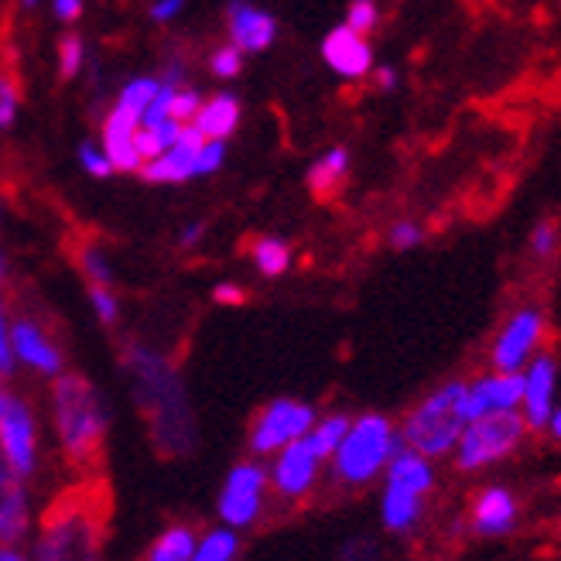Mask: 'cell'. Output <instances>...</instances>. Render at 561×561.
I'll list each match as a JSON object with an SVG mask.
<instances>
[{"label":"cell","instance_id":"cell-9","mask_svg":"<svg viewBox=\"0 0 561 561\" xmlns=\"http://www.w3.org/2000/svg\"><path fill=\"white\" fill-rule=\"evenodd\" d=\"M545 332H548V319H545L541 308H535V305L517 308V312L500 325L496 340L490 346L493 370L520 374L527 363H530V356L541 353Z\"/></svg>","mask_w":561,"mask_h":561},{"label":"cell","instance_id":"cell-38","mask_svg":"<svg viewBox=\"0 0 561 561\" xmlns=\"http://www.w3.org/2000/svg\"><path fill=\"white\" fill-rule=\"evenodd\" d=\"M79 164H82V172L93 175V179H110V175H114V164H110V158L96 145H82L79 148Z\"/></svg>","mask_w":561,"mask_h":561},{"label":"cell","instance_id":"cell-45","mask_svg":"<svg viewBox=\"0 0 561 561\" xmlns=\"http://www.w3.org/2000/svg\"><path fill=\"white\" fill-rule=\"evenodd\" d=\"M374 79H377V90L390 93L398 87V69L394 66H374Z\"/></svg>","mask_w":561,"mask_h":561},{"label":"cell","instance_id":"cell-41","mask_svg":"<svg viewBox=\"0 0 561 561\" xmlns=\"http://www.w3.org/2000/svg\"><path fill=\"white\" fill-rule=\"evenodd\" d=\"M213 301L216 305H227V308H240L247 301V291L240 285H233V280H222V285L213 288Z\"/></svg>","mask_w":561,"mask_h":561},{"label":"cell","instance_id":"cell-40","mask_svg":"<svg viewBox=\"0 0 561 561\" xmlns=\"http://www.w3.org/2000/svg\"><path fill=\"white\" fill-rule=\"evenodd\" d=\"M199 103H203V96H199V93L188 90V87H179V90H175V96H172V121H179V124H192V117H195V110H199Z\"/></svg>","mask_w":561,"mask_h":561},{"label":"cell","instance_id":"cell-46","mask_svg":"<svg viewBox=\"0 0 561 561\" xmlns=\"http://www.w3.org/2000/svg\"><path fill=\"white\" fill-rule=\"evenodd\" d=\"M203 237H206V222H188V227L182 230V237H179V243H182L185 250H192V247H199V243H203Z\"/></svg>","mask_w":561,"mask_h":561},{"label":"cell","instance_id":"cell-8","mask_svg":"<svg viewBox=\"0 0 561 561\" xmlns=\"http://www.w3.org/2000/svg\"><path fill=\"white\" fill-rule=\"evenodd\" d=\"M0 456L18 472L32 476L38 469V421L27 401L0 387Z\"/></svg>","mask_w":561,"mask_h":561},{"label":"cell","instance_id":"cell-2","mask_svg":"<svg viewBox=\"0 0 561 561\" xmlns=\"http://www.w3.org/2000/svg\"><path fill=\"white\" fill-rule=\"evenodd\" d=\"M51 421L62 453L72 466L90 469L100 462L106 445V408L100 390L79 374H59L51 383Z\"/></svg>","mask_w":561,"mask_h":561},{"label":"cell","instance_id":"cell-10","mask_svg":"<svg viewBox=\"0 0 561 561\" xmlns=\"http://www.w3.org/2000/svg\"><path fill=\"white\" fill-rule=\"evenodd\" d=\"M267 469L261 462H240L227 472V480H222V490H219V520L233 527V530H243L250 524H257L261 511H264V500H267Z\"/></svg>","mask_w":561,"mask_h":561},{"label":"cell","instance_id":"cell-23","mask_svg":"<svg viewBox=\"0 0 561 561\" xmlns=\"http://www.w3.org/2000/svg\"><path fill=\"white\" fill-rule=\"evenodd\" d=\"M350 179V151L346 148H332L325 151L312 168H308V188L319 199H332Z\"/></svg>","mask_w":561,"mask_h":561},{"label":"cell","instance_id":"cell-18","mask_svg":"<svg viewBox=\"0 0 561 561\" xmlns=\"http://www.w3.org/2000/svg\"><path fill=\"white\" fill-rule=\"evenodd\" d=\"M203 140L206 137L199 134V127L185 124L182 137L175 140L172 148L140 164V175H145L148 182H154V185H179V182L195 179V151H199Z\"/></svg>","mask_w":561,"mask_h":561},{"label":"cell","instance_id":"cell-22","mask_svg":"<svg viewBox=\"0 0 561 561\" xmlns=\"http://www.w3.org/2000/svg\"><path fill=\"white\" fill-rule=\"evenodd\" d=\"M240 117H243L240 100L230 96V93H216V96L199 103L192 124L199 127V134L209 137V140H230L237 134V127H240Z\"/></svg>","mask_w":561,"mask_h":561},{"label":"cell","instance_id":"cell-1","mask_svg":"<svg viewBox=\"0 0 561 561\" xmlns=\"http://www.w3.org/2000/svg\"><path fill=\"white\" fill-rule=\"evenodd\" d=\"M127 374L134 380V394H137V408L145 411L148 425L158 438V445L164 453H188L192 448V411L185 401L182 380L175 377L172 363H168L161 353L148 350V346H127Z\"/></svg>","mask_w":561,"mask_h":561},{"label":"cell","instance_id":"cell-43","mask_svg":"<svg viewBox=\"0 0 561 561\" xmlns=\"http://www.w3.org/2000/svg\"><path fill=\"white\" fill-rule=\"evenodd\" d=\"M380 554H377V545L374 541H367V538H359V541H353L350 548H346V561H377Z\"/></svg>","mask_w":561,"mask_h":561},{"label":"cell","instance_id":"cell-47","mask_svg":"<svg viewBox=\"0 0 561 561\" xmlns=\"http://www.w3.org/2000/svg\"><path fill=\"white\" fill-rule=\"evenodd\" d=\"M545 432H551V438H554V442H561V401L554 404V411H551V417H548Z\"/></svg>","mask_w":561,"mask_h":561},{"label":"cell","instance_id":"cell-21","mask_svg":"<svg viewBox=\"0 0 561 561\" xmlns=\"http://www.w3.org/2000/svg\"><path fill=\"white\" fill-rule=\"evenodd\" d=\"M227 32H230V42L243 51V55H254V51H267L277 38V21L254 8V4H230L227 11Z\"/></svg>","mask_w":561,"mask_h":561},{"label":"cell","instance_id":"cell-11","mask_svg":"<svg viewBox=\"0 0 561 561\" xmlns=\"http://www.w3.org/2000/svg\"><path fill=\"white\" fill-rule=\"evenodd\" d=\"M316 408L295 401V398H277L271 401L250 425V448L257 456H274L277 448H285L288 442L308 435V428L316 425Z\"/></svg>","mask_w":561,"mask_h":561},{"label":"cell","instance_id":"cell-35","mask_svg":"<svg viewBox=\"0 0 561 561\" xmlns=\"http://www.w3.org/2000/svg\"><path fill=\"white\" fill-rule=\"evenodd\" d=\"M346 27H353V32L359 35H370L374 27L380 24V8L377 0H353V4L346 8Z\"/></svg>","mask_w":561,"mask_h":561},{"label":"cell","instance_id":"cell-32","mask_svg":"<svg viewBox=\"0 0 561 561\" xmlns=\"http://www.w3.org/2000/svg\"><path fill=\"white\" fill-rule=\"evenodd\" d=\"M87 295L93 301V312L103 325H117L121 322V301L110 285H87Z\"/></svg>","mask_w":561,"mask_h":561},{"label":"cell","instance_id":"cell-12","mask_svg":"<svg viewBox=\"0 0 561 561\" xmlns=\"http://www.w3.org/2000/svg\"><path fill=\"white\" fill-rule=\"evenodd\" d=\"M322 456L312 448L305 435L288 442L285 448H277L274 453V466L267 472L271 486L277 490V496L285 500H301L312 493V486L319 483V472H322Z\"/></svg>","mask_w":561,"mask_h":561},{"label":"cell","instance_id":"cell-16","mask_svg":"<svg viewBox=\"0 0 561 561\" xmlns=\"http://www.w3.org/2000/svg\"><path fill=\"white\" fill-rule=\"evenodd\" d=\"M520 394H524V377L493 370L476 380H466V414L480 417L490 411H520Z\"/></svg>","mask_w":561,"mask_h":561},{"label":"cell","instance_id":"cell-36","mask_svg":"<svg viewBox=\"0 0 561 561\" xmlns=\"http://www.w3.org/2000/svg\"><path fill=\"white\" fill-rule=\"evenodd\" d=\"M227 161V140H203L199 151H195V175H213Z\"/></svg>","mask_w":561,"mask_h":561},{"label":"cell","instance_id":"cell-4","mask_svg":"<svg viewBox=\"0 0 561 561\" xmlns=\"http://www.w3.org/2000/svg\"><path fill=\"white\" fill-rule=\"evenodd\" d=\"M401 445H404L401 432L390 417H383V414L350 417V428L329 459L335 480L346 486H367V483L380 480L387 462L398 456Z\"/></svg>","mask_w":561,"mask_h":561},{"label":"cell","instance_id":"cell-17","mask_svg":"<svg viewBox=\"0 0 561 561\" xmlns=\"http://www.w3.org/2000/svg\"><path fill=\"white\" fill-rule=\"evenodd\" d=\"M520 520V503L507 486H486L476 493L469 524L480 538H507Z\"/></svg>","mask_w":561,"mask_h":561},{"label":"cell","instance_id":"cell-14","mask_svg":"<svg viewBox=\"0 0 561 561\" xmlns=\"http://www.w3.org/2000/svg\"><path fill=\"white\" fill-rule=\"evenodd\" d=\"M322 59L335 76H343L350 82H359L374 72V48H370L367 35L353 32V27H346V24L332 27V32L325 35Z\"/></svg>","mask_w":561,"mask_h":561},{"label":"cell","instance_id":"cell-25","mask_svg":"<svg viewBox=\"0 0 561 561\" xmlns=\"http://www.w3.org/2000/svg\"><path fill=\"white\" fill-rule=\"evenodd\" d=\"M250 257L264 277H285L291 267V243L280 237H257L250 243Z\"/></svg>","mask_w":561,"mask_h":561},{"label":"cell","instance_id":"cell-31","mask_svg":"<svg viewBox=\"0 0 561 561\" xmlns=\"http://www.w3.org/2000/svg\"><path fill=\"white\" fill-rule=\"evenodd\" d=\"M209 69H213V76L222 79V82L237 79V76L243 72V51H240L233 42H230V45H219V48L209 55Z\"/></svg>","mask_w":561,"mask_h":561},{"label":"cell","instance_id":"cell-24","mask_svg":"<svg viewBox=\"0 0 561 561\" xmlns=\"http://www.w3.org/2000/svg\"><path fill=\"white\" fill-rule=\"evenodd\" d=\"M192 551H195V530L185 524H172L154 538L145 561H192Z\"/></svg>","mask_w":561,"mask_h":561},{"label":"cell","instance_id":"cell-20","mask_svg":"<svg viewBox=\"0 0 561 561\" xmlns=\"http://www.w3.org/2000/svg\"><path fill=\"white\" fill-rule=\"evenodd\" d=\"M32 527V503H27L24 476H18L0 456V545H18Z\"/></svg>","mask_w":561,"mask_h":561},{"label":"cell","instance_id":"cell-26","mask_svg":"<svg viewBox=\"0 0 561 561\" xmlns=\"http://www.w3.org/2000/svg\"><path fill=\"white\" fill-rule=\"evenodd\" d=\"M240 554V538L233 527H216L209 535H203L195 541V551H192V561H237Z\"/></svg>","mask_w":561,"mask_h":561},{"label":"cell","instance_id":"cell-5","mask_svg":"<svg viewBox=\"0 0 561 561\" xmlns=\"http://www.w3.org/2000/svg\"><path fill=\"white\" fill-rule=\"evenodd\" d=\"M435 490V466L428 456L401 445L383 469L380 524L390 535H408L425 517V496Z\"/></svg>","mask_w":561,"mask_h":561},{"label":"cell","instance_id":"cell-27","mask_svg":"<svg viewBox=\"0 0 561 561\" xmlns=\"http://www.w3.org/2000/svg\"><path fill=\"white\" fill-rule=\"evenodd\" d=\"M346 428H350V417H346V414H325V417H316V425L308 428V435H305V438L312 442L316 453L329 462V459H332V453H335V445L343 442Z\"/></svg>","mask_w":561,"mask_h":561},{"label":"cell","instance_id":"cell-3","mask_svg":"<svg viewBox=\"0 0 561 561\" xmlns=\"http://www.w3.org/2000/svg\"><path fill=\"white\" fill-rule=\"evenodd\" d=\"M466 421V380H448L408 411L401 425V442L435 462L453 456Z\"/></svg>","mask_w":561,"mask_h":561},{"label":"cell","instance_id":"cell-6","mask_svg":"<svg viewBox=\"0 0 561 561\" xmlns=\"http://www.w3.org/2000/svg\"><path fill=\"white\" fill-rule=\"evenodd\" d=\"M96 511L100 507H93V493L87 486L66 493L48 511L35 561H96Z\"/></svg>","mask_w":561,"mask_h":561},{"label":"cell","instance_id":"cell-13","mask_svg":"<svg viewBox=\"0 0 561 561\" xmlns=\"http://www.w3.org/2000/svg\"><path fill=\"white\" fill-rule=\"evenodd\" d=\"M524 394H520V414L530 432H545L548 417L558 404V359L551 353H535L520 370Z\"/></svg>","mask_w":561,"mask_h":561},{"label":"cell","instance_id":"cell-15","mask_svg":"<svg viewBox=\"0 0 561 561\" xmlns=\"http://www.w3.org/2000/svg\"><path fill=\"white\" fill-rule=\"evenodd\" d=\"M11 350H14L18 363L32 367L42 377H59L62 374V363H66L62 350L51 343V335L35 319L21 316V319L11 322Z\"/></svg>","mask_w":561,"mask_h":561},{"label":"cell","instance_id":"cell-29","mask_svg":"<svg viewBox=\"0 0 561 561\" xmlns=\"http://www.w3.org/2000/svg\"><path fill=\"white\" fill-rule=\"evenodd\" d=\"M21 106V79L11 66L0 62V130H8L18 121Z\"/></svg>","mask_w":561,"mask_h":561},{"label":"cell","instance_id":"cell-7","mask_svg":"<svg viewBox=\"0 0 561 561\" xmlns=\"http://www.w3.org/2000/svg\"><path fill=\"white\" fill-rule=\"evenodd\" d=\"M527 421L520 411H490L469 417L453 448V459L462 472H483L496 462H507L527 438Z\"/></svg>","mask_w":561,"mask_h":561},{"label":"cell","instance_id":"cell-19","mask_svg":"<svg viewBox=\"0 0 561 561\" xmlns=\"http://www.w3.org/2000/svg\"><path fill=\"white\" fill-rule=\"evenodd\" d=\"M137 127H140V117L134 110H127L124 103H114V110L103 117V130H100V140H103V154L114 164V172H140V154H137Z\"/></svg>","mask_w":561,"mask_h":561},{"label":"cell","instance_id":"cell-50","mask_svg":"<svg viewBox=\"0 0 561 561\" xmlns=\"http://www.w3.org/2000/svg\"><path fill=\"white\" fill-rule=\"evenodd\" d=\"M21 4H24V8H35V4H38V0H21Z\"/></svg>","mask_w":561,"mask_h":561},{"label":"cell","instance_id":"cell-48","mask_svg":"<svg viewBox=\"0 0 561 561\" xmlns=\"http://www.w3.org/2000/svg\"><path fill=\"white\" fill-rule=\"evenodd\" d=\"M0 561H27L14 545H0Z\"/></svg>","mask_w":561,"mask_h":561},{"label":"cell","instance_id":"cell-42","mask_svg":"<svg viewBox=\"0 0 561 561\" xmlns=\"http://www.w3.org/2000/svg\"><path fill=\"white\" fill-rule=\"evenodd\" d=\"M185 8V0H154L151 4V21L158 24H168V21H175Z\"/></svg>","mask_w":561,"mask_h":561},{"label":"cell","instance_id":"cell-34","mask_svg":"<svg viewBox=\"0 0 561 561\" xmlns=\"http://www.w3.org/2000/svg\"><path fill=\"white\" fill-rule=\"evenodd\" d=\"M82 66H87V45H82L79 35H66L59 42V76L76 79Z\"/></svg>","mask_w":561,"mask_h":561},{"label":"cell","instance_id":"cell-33","mask_svg":"<svg viewBox=\"0 0 561 561\" xmlns=\"http://www.w3.org/2000/svg\"><path fill=\"white\" fill-rule=\"evenodd\" d=\"M530 254H535L538 261H548V257H554L558 254V247H561V230H558V222H551V219H545V222H538L535 230H530Z\"/></svg>","mask_w":561,"mask_h":561},{"label":"cell","instance_id":"cell-39","mask_svg":"<svg viewBox=\"0 0 561 561\" xmlns=\"http://www.w3.org/2000/svg\"><path fill=\"white\" fill-rule=\"evenodd\" d=\"M387 240L394 250H414L421 240H425V230H421V222H414V219H401V222L390 227Z\"/></svg>","mask_w":561,"mask_h":561},{"label":"cell","instance_id":"cell-28","mask_svg":"<svg viewBox=\"0 0 561 561\" xmlns=\"http://www.w3.org/2000/svg\"><path fill=\"white\" fill-rule=\"evenodd\" d=\"M72 257H76V264H79V271L87 274V285H110L114 288V264L106 261V254L100 247H93V243H82V247H76L72 250Z\"/></svg>","mask_w":561,"mask_h":561},{"label":"cell","instance_id":"cell-30","mask_svg":"<svg viewBox=\"0 0 561 561\" xmlns=\"http://www.w3.org/2000/svg\"><path fill=\"white\" fill-rule=\"evenodd\" d=\"M158 82L161 79H151V76H140V79H130L127 87L121 90V96H117V103H124L127 110H134V114L140 117L148 110V103H151V96L158 93Z\"/></svg>","mask_w":561,"mask_h":561},{"label":"cell","instance_id":"cell-44","mask_svg":"<svg viewBox=\"0 0 561 561\" xmlns=\"http://www.w3.org/2000/svg\"><path fill=\"white\" fill-rule=\"evenodd\" d=\"M51 11H55V18H59V21L72 24V21L82 18V0H55Z\"/></svg>","mask_w":561,"mask_h":561},{"label":"cell","instance_id":"cell-49","mask_svg":"<svg viewBox=\"0 0 561 561\" xmlns=\"http://www.w3.org/2000/svg\"><path fill=\"white\" fill-rule=\"evenodd\" d=\"M8 277V264H4V254H0V280Z\"/></svg>","mask_w":561,"mask_h":561},{"label":"cell","instance_id":"cell-37","mask_svg":"<svg viewBox=\"0 0 561 561\" xmlns=\"http://www.w3.org/2000/svg\"><path fill=\"white\" fill-rule=\"evenodd\" d=\"M18 367L14 350H11V319H8V305L0 298V380H8Z\"/></svg>","mask_w":561,"mask_h":561}]
</instances>
